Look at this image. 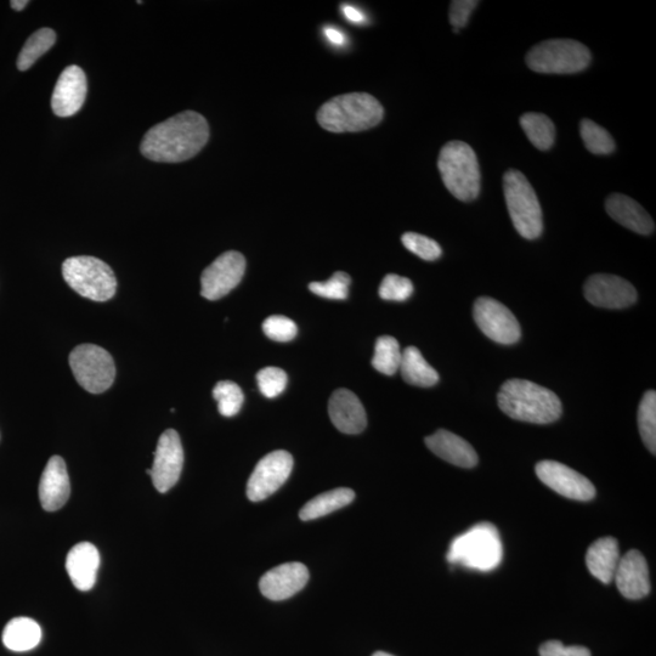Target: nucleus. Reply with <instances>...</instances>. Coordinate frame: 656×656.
<instances>
[{
    "instance_id": "nucleus-42",
    "label": "nucleus",
    "mask_w": 656,
    "mask_h": 656,
    "mask_svg": "<svg viewBox=\"0 0 656 656\" xmlns=\"http://www.w3.org/2000/svg\"><path fill=\"white\" fill-rule=\"evenodd\" d=\"M342 13L344 18L352 22V24H363V22H365V15L363 14V11L353 7V5L343 4Z\"/></svg>"
},
{
    "instance_id": "nucleus-15",
    "label": "nucleus",
    "mask_w": 656,
    "mask_h": 656,
    "mask_svg": "<svg viewBox=\"0 0 656 656\" xmlns=\"http://www.w3.org/2000/svg\"><path fill=\"white\" fill-rule=\"evenodd\" d=\"M585 297L596 307L625 309L637 301V291L629 281L619 276L593 275L585 284Z\"/></svg>"
},
{
    "instance_id": "nucleus-11",
    "label": "nucleus",
    "mask_w": 656,
    "mask_h": 656,
    "mask_svg": "<svg viewBox=\"0 0 656 656\" xmlns=\"http://www.w3.org/2000/svg\"><path fill=\"white\" fill-rule=\"evenodd\" d=\"M293 457L287 451H274L258 462L247 483V497L260 502L275 494L290 478Z\"/></svg>"
},
{
    "instance_id": "nucleus-31",
    "label": "nucleus",
    "mask_w": 656,
    "mask_h": 656,
    "mask_svg": "<svg viewBox=\"0 0 656 656\" xmlns=\"http://www.w3.org/2000/svg\"><path fill=\"white\" fill-rule=\"evenodd\" d=\"M638 428L643 443L655 455L656 452V393L649 390L639 404Z\"/></svg>"
},
{
    "instance_id": "nucleus-25",
    "label": "nucleus",
    "mask_w": 656,
    "mask_h": 656,
    "mask_svg": "<svg viewBox=\"0 0 656 656\" xmlns=\"http://www.w3.org/2000/svg\"><path fill=\"white\" fill-rule=\"evenodd\" d=\"M41 639V626L30 618L10 620L3 631L4 646L13 652H28L35 649L41 643Z\"/></svg>"
},
{
    "instance_id": "nucleus-1",
    "label": "nucleus",
    "mask_w": 656,
    "mask_h": 656,
    "mask_svg": "<svg viewBox=\"0 0 656 656\" xmlns=\"http://www.w3.org/2000/svg\"><path fill=\"white\" fill-rule=\"evenodd\" d=\"M208 139L206 118L199 112L184 111L152 127L141 141L140 150L150 161L180 163L199 154Z\"/></svg>"
},
{
    "instance_id": "nucleus-40",
    "label": "nucleus",
    "mask_w": 656,
    "mask_h": 656,
    "mask_svg": "<svg viewBox=\"0 0 656 656\" xmlns=\"http://www.w3.org/2000/svg\"><path fill=\"white\" fill-rule=\"evenodd\" d=\"M540 656H591V652L585 647H567L559 641H548L540 647Z\"/></svg>"
},
{
    "instance_id": "nucleus-19",
    "label": "nucleus",
    "mask_w": 656,
    "mask_h": 656,
    "mask_svg": "<svg viewBox=\"0 0 656 656\" xmlns=\"http://www.w3.org/2000/svg\"><path fill=\"white\" fill-rule=\"evenodd\" d=\"M71 494L69 473L64 458L53 456L45 467L39 484V500L45 511L55 512L66 505Z\"/></svg>"
},
{
    "instance_id": "nucleus-30",
    "label": "nucleus",
    "mask_w": 656,
    "mask_h": 656,
    "mask_svg": "<svg viewBox=\"0 0 656 656\" xmlns=\"http://www.w3.org/2000/svg\"><path fill=\"white\" fill-rule=\"evenodd\" d=\"M401 356L403 353L397 339L392 336H382L377 339L372 366L383 375L393 376L399 370Z\"/></svg>"
},
{
    "instance_id": "nucleus-6",
    "label": "nucleus",
    "mask_w": 656,
    "mask_h": 656,
    "mask_svg": "<svg viewBox=\"0 0 656 656\" xmlns=\"http://www.w3.org/2000/svg\"><path fill=\"white\" fill-rule=\"evenodd\" d=\"M506 205L514 228L524 239L535 240L544 230V217L533 186L523 173L511 169L503 177Z\"/></svg>"
},
{
    "instance_id": "nucleus-14",
    "label": "nucleus",
    "mask_w": 656,
    "mask_h": 656,
    "mask_svg": "<svg viewBox=\"0 0 656 656\" xmlns=\"http://www.w3.org/2000/svg\"><path fill=\"white\" fill-rule=\"evenodd\" d=\"M537 477L557 494L575 501L595 499L596 489L590 480L574 469L556 461H542L535 468Z\"/></svg>"
},
{
    "instance_id": "nucleus-16",
    "label": "nucleus",
    "mask_w": 656,
    "mask_h": 656,
    "mask_svg": "<svg viewBox=\"0 0 656 656\" xmlns=\"http://www.w3.org/2000/svg\"><path fill=\"white\" fill-rule=\"evenodd\" d=\"M309 581V571L302 563L292 562L279 565L265 573L259 588L270 601H285L302 591Z\"/></svg>"
},
{
    "instance_id": "nucleus-17",
    "label": "nucleus",
    "mask_w": 656,
    "mask_h": 656,
    "mask_svg": "<svg viewBox=\"0 0 656 656\" xmlns=\"http://www.w3.org/2000/svg\"><path fill=\"white\" fill-rule=\"evenodd\" d=\"M88 84L86 73L76 65L62 71L52 96V109L56 116L71 117L82 109L86 101Z\"/></svg>"
},
{
    "instance_id": "nucleus-35",
    "label": "nucleus",
    "mask_w": 656,
    "mask_h": 656,
    "mask_svg": "<svg viewBox=\"0 0 656 656\" xmlns=\"http://www.w3.org/2000/svg\"><path fill=\"white\" fill-rule=\"evenodd\" d=\"M257 382L260 393L265 398L273 399L284 392L288 377L287 373L279 367L269 366L257 373Z\"/></svg>"
},
{
    "instance_id": "nucleus-20",
    "label": "nucleus",
    "mask_w": 656,
    "mask_h": 656,
    "mask_svg": "<svg viewBox=\"0 0 656 656\" xmlns=\"http://www.w3.org/2000/svg\"><path fill=\"white\" fill-rule=\"evenodd\" d=\"M328 415L333 426L344 434H359L366 428L367 417L364 406L348 389H338L332 394L328 403Z\"/></svg>"
},
{
    "instance_id": "nucleus-34",
    "label": "nucleus",
    "mask_w": 656,
    "mask_h": 656,
    "mask_svg": "<svg viewBox=\"0 0 656 656\" xmlns=\"http://www.w3.org/2000/svg\"><path fill=\"white\" fill-rule=\"evenodd\" d=\"M350 282L348 274L337 271L326 282H311L309 290L322 298L343 301L348 297Z\"/></svg>"
},
{
    "instance_id": "nucleus-36",
    "label": "nucleus",
    "mask_w": 656,
    "mask_h": 656,
    "mask_svg": "<svg viewBox=\"0 0 656 656\" xmlns=\"http://www.w3.org/2000/svg\"><path fill=\"white\" fill-rule=\"evenodd\" d=\"M378 293L384 301L405 302L414 293V285L407 277L389 274L384 277Z\"/></svg>"
},
{
    "instance_id": "nucleus-39",
    "label": "nucleus",
    "mask_w": 656,
    "mask_h": 656,
    "mask_svg": "<svg viewBox=\"0 0 656 656\" xmlns=\"http://www.w3.org/2000/svg\"><path fill=\"white\" fill-rule=\"evenodd\" d=\"M478 4L474 0H456V2L451 3L450 22L455 32L460 31L461 28L467 25L469 18H471Z\"/></svg>"
},
{
    "instance_id": "nucleus-13",
    "label": "nucleus",
    "mask_w": 656,
    "mask_h": 656,
    "mask_svg": "<svg viewBox=\"0 0 656 656\" xmlns=\"http://www.w3.org/2000/svg\"><path fill=\"white\" fill-rule=\"evenodd\" d=\"M183 466L182 440L174 429H168L158 440L154 466L151 468V478L156 490L161 494L171 490L178 483Z\"/></svg>"
},
{
    "instance_id": "nucleus-3",
    "label": "nucleus",
    "mask_w": 656,
    "mask_h": 656,
    "mask_svg": "<svg viewBox=\"0 0 656 656\" xmlns=\"http://www.w3.org/2000/svg\"><path fill=\"white\" fill-rule=\"evenodd\" d=\"M384 110L380 101L367 93H349L328 100L318 111V122L331 133H358L378 126Z\"/></svg>"
},
{
    "instance_id": "nucleus-4",
    "label": "nucleus",
    "mask_w": 656,
    "mask_h": 656,
    "mask_svg": "<svg viewBox=\"0 0 656 656\" xmlns=\"http://www.w3.org/2000/svg\"><path fill=\"white\" fill-rule=\"evenodd\" d=\"M446 558L450 564L484 573L496 569L503 558L499 530L491 523L474 525L451 542Z\"/></svg>"
},
{
    "instance_id": "nucleus-10",
    "label": "nucleus",
    "mask_w": 656,
    "mask_h": 656,
    "mask_svg": "<svg viewBox=\"0 0 656 656\" xmlns=\"http://www.w3.org/2000/svg\"><path fill=\"white\" fill-rule=\"evenodd\" d=\"M474 320L484 335L503 346H511L522 337V328L512 311L496 299L480 297L474 304Z\"/></svg>"
},
{
    "instance_id": "nucleus-38",
    "label": "nucleus",
    "mask_w": 656,
    "mask_h": 656,
    "mask_svg": "<svg viewBox=\"0 0 656 656\" xmlns=\"http://www.w3.org/2000/svg\"><path fill=\"white\" fill-rule=\"evenodd\" d=\"M263 331L275 342H290L297 336L298 328L296 322L286 316L274 315L264 321Z\"/></svg>"
},
{
    "instance_id": "nucleus-21",
    "label": "nucleus",
    "mask_w": 656,
    "mask_h": 656,
    "mask_svg": "<svg viewBox=\"0 0 656 656\" xmlns=\"http://www.w3.org/2000/svg\"><path fill=\"white\" fill-rule=\"evenodd\" d=\"M100 567V553L90 542H81L71 548L66 558V570L73 586L87 592L95 586Z\"/></svg>"
},
{
    "instance_id": "nucleus-37",
    "label": "nucleus",
    "mask_w": 656,
    "mask_h": 656,
    "mask_svg": "<svg viewBox=\"0 0 656 656\" xmlns=\"http://www.w3.org/2000/svg\"><path fill=\"white\" fill-rule=\"evenodd\" d=\"M401 241H403L406 250L416 254L417 257L423 260H428V262L439 259L441 253H443L438 242L421 234L406 233L401 237Z\"/></svg>"
},
{
    "instance_id": "nucleus-5",
    "label": "nucleus",
    "mask_w": 656,
    "mask_h": 656,
    "mask_svg": "<svg viewBox=\"0 0 656 656\" xmlns=\"http://www.w3.org/2000/svg\"><path fill=\"white\" fill-rule=\"evenodd\" d=\"M438 168L443 183L457 200L469 202L480 192V169L477 155L463 141H450L440 151Z\"/></svg>"
},
{
    "instance_id": "nucleus-7",
    "label": "nucleus",
    "mask_w": 656,
    "mask_h": 656,
    "mask_svg": "<svg viewBox=\"0 0 656 656\" xmlns=\"http://www.w3.org/2000/svg\"><path fill=\"white\" fill-rule=\"evenodd\" d=\"M62 275L73 291L90 301H110L117 291L115 273L99 258L79 256L66 259L62 264Z\"/></svg>"
},
{
    "instance_id": "nucleus-2",
    "label": "nucleus",
    "mask_w": 656,
    "mask_h": 656,
    "mask_svg": "<svg viewBox=\"0 0 656 656\" xmlns=\"http://www.w3.org/2000/svg\"><path fill=\"white\" fill-rule=\"evenodd\" d=\"M500 409L513 420L548 424L562 416V401L552 390L525 380L503 383L497 395Z\"/></svg>"
},
{
    "instance_id": "nucleus-29",
    "label": "nucleus",
    "mask_w": 656,
    "mask_h": 656,
    "mask_svg": "<svg viewBox=\"0 0 656 656\" xmlns=\"http://www.w3.org/2000/svg\"><path fill=\"white\" fill-rule=\"evenodd\" d=\"M56 42V33L52 28H41L27 39L18 58L20 71L30 70L39 58L49 52Z\"/></svg>"
},
{
    "instance_id": "nucleus-8",
    "label": "nucleus",
    "mask_w": 656,
    "mask_h": 656,
    "mask_svg": "<svg viewBox=\"0 0 656 656\" xmlns=\"http://www.w3.org/2000/svg\"><path fill=\"white\" fill-rule=\"evenodd\" d=\"M590 62V50L571 39L542 42L527 55L529 69L547 75H573L584 71Z\"/></svg>"
},
{
    "instance_id": "nucleus-9",
    "label": "nucleus",
    "mask_w": 656,
    "mask_h": 656,
    "mask_svg": "<svg viewBox=\"0 0 656 656\" xmlns=\"http://www.w3.org/2000/svg\"><path fill=\"white\" fill-rule=\"evenodd\" d=\"M70 366L79 386L89 393H104L115 382V361L107 350L95 344H81L73 349Z\"/></svg>"
},
{
    "instance_id": "nucleus-33",
    "label": "nucleus",
    "mask_w": 656,
    "mask_h": 656,
    "mask_svg": "<svg viewBox=\"0 0 656 656\" xmlns=\"http://www.w3.org/2000/svg\"><path fill=\"white\" fill-rule=\"evenodd\" d=\"M213 398L217 400L220 415L234 417L241 411L243 405L242 390L236 383L222 381L213 389Z\"/></svg>"
},
{
    "instance_id": "nucleus-12",
    "label": "nucleus",
    "mask_w": 656,
    "mask_h": 656,
    "mask_svg": "<svg viewBox=\"0 0 656 656\" xmlns=\"http://www.w3.org/2000/svg\"><path fill=\"white\" fill-rule=\"evenodd\" d=\"M246 271V259L243 254L229 251L219 256L203 271L201 276V294L208 301H218L240 284Z\"/></svg>"
},
{
    "instance_id": "nucleus-43",
    "label": "nucleus",
    "mask_w": 656,
    "mask_h": 656,
    "mask_svg": "<svg viewBox=\"0 0 656 656\" xmlns=\"http://www.w3.org/2000/svg\"><path fill=\"white\" fill-rule=\"evenodd\" d=\"M10 5L11 8H13L14 10L21 11L27 7L28 2L27 0H13V2L10 3Z\"/></svg>"
},
{
    "instance_id": "nucleus-28",
    "label": "nucleus",
    "mask_w": 656,
    "mask_h": 656,
    "mask_svg": "<svg viewBox=\"0 0 656 656\" xmlns=\"http://www.w3.org/2000/svg\"><path fill=\"white\" fill-rule=\"evenodd\" d=\"M520 126L530 143L541 151L550 150L556 139V127L551 118L542 113L529 112L520 118Z\"/></svg>"
},
{
    "instance_id": "nucleus-22",
    "label": "nucleus",
    "mask_w": 656,
    "mask_h": 656,
    "mask_svg": "<svg viewBox=\"0 0 656 656\" xmlns=\"http://www.w3.org/2000/svg\"><path fill=\"white\" fill-rule=\"evenodd\" d=\"M426 445L433 454L451 465L473 468L478 465V455L473 446L458 435L440 429L426 438Z\"/></svg>"
},
{
    "instance_id": "nucleus-23",
    "label": "nucleus",
    "mask_w": 656,
    "mask_h": 656,
    "mask_svg": "<svg viewBox=\"0 0 656 656\" xmlns=\"http://www.w3.org/2000/svg\"><path fill=\"white\" fill-rule=\"evenodd\" d=\"M605 208H607L609 216L616 223L625 226L633 233L641 235L654 233V220L646 212V209L635 200H632L631 197L621 194L609 196L607 202H605Z\"/></svg>"
},
{
    "instance_id": "nucleus-18",
    "label": "nucleus",
    "mask_w": 656,
    "mask_h": 656,
    "mask_svg": "<svg viewBox=\"0 0 656 656\" xmlns=\"http://www.w3.org/2000/svg\"><path fill=\"white\" fill-rule=\"evenodd\" d=\"M614 581L622 596L632 601L649 595L650 578L646 558L638 551H630L620 558Z\"/></svg>"
},
{
    "instance_id": "nucleus-32",
    "label": "nucleus",
    "mask_w": 656,
    "mask_h": 656,
    "mask_svg": "<svg viewBox=\"0 0 656 656\" xmlns=\"http://www.w3.org/2000/svg\"><path fill=\"white\" fill-rule=\"evenodd\" d=\"M580 134L587 150L593 155H609L615 150V141L601 126L591 120H582Z\"/></svg>"
},
{
    "instance_id": "nucleus-27",
    "label": "nucleus",
    "mask_w": 656,
    "mask_h": 656,
    "mask_svg": "<svg viewBox=\"0 0 656 656\" xmlns=\"http://www.w3.org/2000/svg\"><path fill=\"white\" fill-rule=\"evenodd\" d=\"M354 499L355 492L347 488L327 491L309 501L307 505L302 508L301 512H299V517H301L304 522L322 518L327 516V514H331L341 510L343 507H347L354 501Z\"/></svg>"
},
{
    "instance_id": "nucleus-26",
    "label": "nucleus",
    "mask_w": 656,
    "mask_h": 656,
    "mask_svg": "<svg viewBox=\"0 0 656 656\" xmlns=\"http://www.w3.org/2000/svg\"><path fill=\"white\" fill-rule=\"evenodd\" d=\"M399 370L404 381L411 386L428 388L439 382V373L424 360L416 347H407L404 350Z\"/></svg>"
},
{
    "instance_id": "nucleus-24",
    "label": "nucleus",
    "mask_w": 656,
    "mask_h": 656,
    "mask_svg": "<svg viewBox=\"0 0 656 656\" xmlns=\"http://www.w3.org/2000/svg\"><path fill=\"white\" fill-rule=\"evenodd\" d=\"M620 562L618 541L614 537H603L593 542L586 554V565L592 576L603 584L614 581Z\"/></svg>"
},
{
    "instance_id": "nucleus-44",
    "label": "nucleus",
    "mask_w": 656,
    "mask_h": 656,
    "mask_svg": "<svg viewBox=\"0 0 656 656\" xmlns=\"http://www.w3.org/2000/svg\"><path fill=\"white\" fill-rule=\"evenodd\" d=\"M372 656H394V655L388 654L386 652H377V653L373 654Z\"/></svg>"
},
{
    "instance_id": "nucleus-41",
    "label": "nucleus",
    "mask_w": 656,
    "mask_h": 656,
    "mask_svg": "<svg viewBox=\"0 0 656 656\" xmlns=\"http://www.w3.org/2000/svg\"><path fill=\"white\" fill-rule=\"evenodd\" d=\"M324 35L327 38V41L337 47H342V45L347 43V37L344 36V33L338 28L333 26L324 27Z\"/></svg>"
}]
</instances>
